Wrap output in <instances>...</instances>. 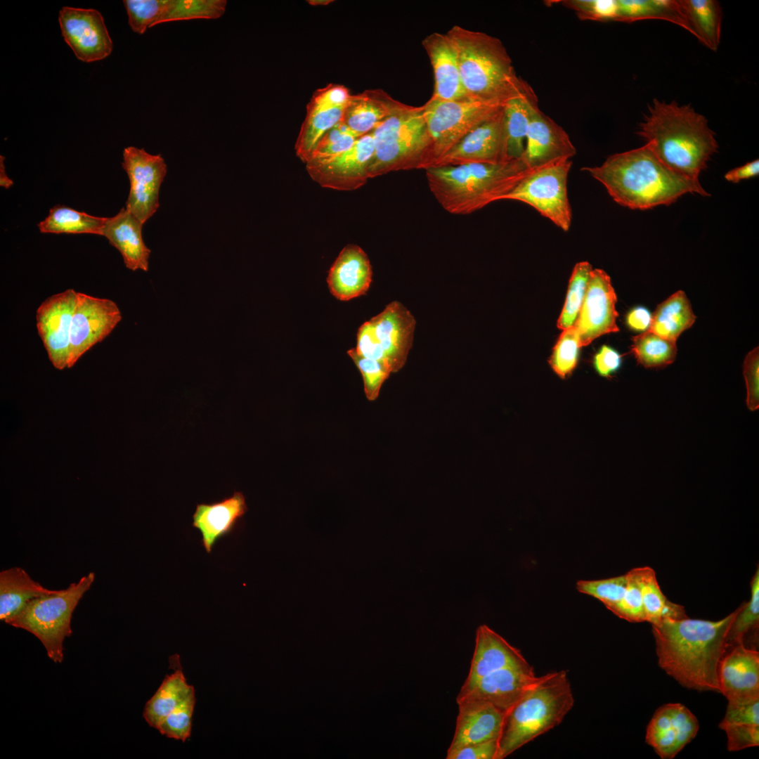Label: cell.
Masks as SVG:
<instances>
[{"label":"cell","mask_w":759,"mask_h":759,"mask_svg":"<svg viewBox=\"0 0 759 759\" xmlns=\"http://www.w3.org/2000/svg\"><path fill=\"white\" fill-rule=\"evenodd\" d=\"M503 108L469 133L432 167L511 161L507 155Z\"/></svg>","instance_id":"18"},{"label":"cell","mask_w":759,"mask_h":759,"mask_svg":"<svg viewBox=\"0 0 759 759\" xmlns=\"http://www.w3.org/2000/svg\"><path fill=\"white\" fill-rule=\"evenodd\" d=\"M94 579L95 573L90 572L65 589L29 601L6 623L33 634L44 645L47 656L53 662L61 663L63 641L72 632L73 611Z\"/></svg>","instance_id":"8"},{"label":"cell","mask_w":759,"mask_h":759,"mask_svg":"<svg viewBox=\"0 0 759 759\" xmlns=\"http://www.w3.org/2000/svg\"><path fill=\"white\" fill-rule=\"evenodd\" d=\"M446 34L456 50L469 99L504 105L531 89L517 76L505 46L497 37L460 25L453 26Z\"/></svg>","instance_id":"4"},{"label":"cell","mask_w":759,"mask_h":759,"mask_svg":"<svg viewBox=\"0 0 759 759\" xmlns=\"http://www.w3.org/2000/svg\"><path fill=\"white\" fill-rule=\"evenodd\" d=\"M195 705L194 693L169 713L160 722L157 729L168 738L185 742L190 737Z\"/></svg>","instance_id":"46"},{"label":"cell","mask_w":759,"mask_h":759,"mask_svg":"<svg viewBox=\"0 0 759 759\" xmlns=\"http://www.w3.org/2000/svg\"><path fill=\"white\" fill-rule=\"evenodd\" d=\"M537 105V98L532 89L505 104L504 124L509 160L523 156L532 111Z\"/></svg>","instance_id":"33"},{"label":"cell","mask_w":759,"mask_h":759,"mask_svg":"<svg viewBox=\"0 0 759 759\" xmlns=\"http://www.w3.org/2000/svg\"><path fill=\"white\" fill-rule=\"evenodd\" d=\"M759 349L755 347L746 356L744 376L747 390L746 405L751 411L759 408Z\"/></svg>","instance_id":"53"},{"label":"cell","mask_w":759,"mask_h":759,"mask_svg":"<svg viewBox=\"0 0 759 759\" xmlns=\"http://www.w3.org/2000/svg\"><path fill=\"white\" fill-rule=\"evenodd\" d=\"M58 592L44 588L20 567L3 570L0 572V619L6 623L29 601Z\"/></svg>","instance_id":"32"},{"label":"cell","mask_w":759,"mask_h":759,"mask_svg":"<svg viewBox=\"0 0 759 759\" xmlns=\"http://www.w3.org/2000/svg\"><path fill=\"white\" fill-rule=\"evenodd\" d=\"M758 567L751 581V598L742 604L728 630L727 647L743 642L750 633L756 635L759 625V570Z\"/></svg>","instance_id":"41"},{"label":"cell","mask_w":759,"mask_h":759,"mask_svg":"<svg viewBox=\"0 0 759 759\" xmlns=\"http://www.w3.org/2000/svg\"><path fill=\"white\" fill-rule=\"evenodd\" d=\"M719 727L726 732L727 749L729 751L759 745V725L721 722Z\"/></svg>","instance_id":"51"},{"label":"cell","mask_w":759,"mask_h":759,"mask_svg":"<svg viewBox=\"0 0 759 759\" xmlns=\"http://www.w3.org/2000/svg\"><path fill=\"white\" fill-rule=\"evenodd\" d=\"M370 321L391 372H398L405 365L412 347L416 325L414 316L401 302L394 301Z\"/></svg>","instance_id":"20"},{"label":"cell","mask_w":759,"mask_h":759,"mask_svg":"<svg viewBox=\"0 0 759 759\" xmlns=\"http://www.w3.org/2000/svg\"><path fill=\"white\" fill-rule=\"evenodd\" d=\"M652 314L645 307L637 306L627 314L625 322L628 327L636 332H646L649 329Z\"/></svg>","instance_id":"57"},{"label":"cell","mask_w":759,"mask_h":759,"mask_svg":"<svg viewBox=\"0 0 759 759\" xmlns=\"http://www.w3.org/2000/svg\"><path fill=\"white\" fill-rule=\"evenodd\" d=\"M574 704L566 670L538 677L506 713L496 759H503L559 725Z\"/></svg>","instance_id":"6"},{"label":"cell","mask_w":759,"mask_h":759,"mask_svg":"<svg viewBox=\"0 0 759 759\" xmlns=\"http://www.w3.org/2000/svg\"><path fill=\"white\" fill-rule=\"evenodd\" d=\"M355 349L358 354L363 357L379 361L387 365L370 320L363 323L359 327L357 332V343Z\"/></svg>","instance_id":"54"},{"label":"cell","mask_w":759,"mask_h":759,"mask_svg":"<svg viewBox=\"0 0 759 759\" xmlns=\"http://www.w3.org/2000/svg\"><path fill=\"white\" fill-rule=\"evenodd\" d=\"M592 268L588 261L577 263L572 271L566 301L557 321V327L564 330L574 325L584 297Z\"/></svg>","instance_id":"42"},{"label":"cell","mask_w":759,"mask_h":759,"mask_svg":"<svg viewBox=\"0 0 759 759\" xmlns=\"http://www.w3.org/2000/svg\"><path fill=\"white\" fill-rule=\"evenodd\" d=\"M640 585L646 621L651 625L665 620L688 617L684 606L671 602L662 592L655 571L649 566L635 568Z\"/></svg>","instance_id":"37"},{"label":"cell","mask_w":759,"mask_h":759,"mask_svg":"<svg viewBox=\"0 0 759 759\" xmlns=\"http://www.w3.org/2000/svg\"><path fill=\"white\" fill-rule=\"evenodd\" d=\"M530 664L520 650L486 625L476 631L475 647L469 674L459 693H464L483 676L508 667Z\"/></svg>","instance_id":"24"},{"label":"cell","mask_w":759,"mask_h":759,"mask_svg":"<svg viewBox=\"0 0 759 759\" xmlns=\"http://www.w3.org/2000/svg\"><path fill=\"white\" fill-rule=\"evenodd\" d=\"M580 347L576 327L573 325L563 330L549 360L551 368L559 377L564 379L576 368Z\"/></svg>","instance_id":"43"},{"label":"cell","mask_w":759,"mask_h":759,"mask_svg":"<svg viewBox=\"0 0 759 759\" xmlns=\"http://www.w3.org/2000/svg\"><path fill=\"white\" fill-rule=\"evenodd\" d=\"M699 729L696 718L685 706L668 703L651 718L646 742L661 758L672 759L696 737Z\"/></svg>","instance_id":"19"},{"label":"cell","mask_w":759,"mask_h":759,"mask_svg":"<svg viewBox=\"0 0 759 759\" xmlns=\"http://www.w3.org/2000/svg\"><path fill=\"white\" fill-rule=\"evenodd\" d=\"M627 585L623 597L611 611L629 622L646 621L640 582L636 569L626 573Z\"/></svg>","instance_id":"49"},{"label":"cell","mask_w":759,"mask_h":759,"mask_svg":"<svg viewBox=\"0 0 759 759\" xmlns=\"http://www.w3.org/2000/svg\"><path fill=\"white\" fill-rule=\"evenodd\" d=\"M77 292L67 289L46 298L36 311L37 328L52 365L68 368L70 337Z\"/></svg>","instance_id":"16"},{"label":"cell","mask_w":759,"mask_h":759,"mask_svg":"<svg viewBox=\"0 0 759 759\" xmlns=\"http://www.w3.org/2000/svg\"><path fill=\"white\" fill-rule=\"evenodd\" d=\"M498 740H490L462 746L447 752L446 759H496Z\"/></svg>","instance_id":"55"},{"label":"cell","mask_w":759,"mask_h":759,"mask_svg":"<svg viewBox=\"0 0 759 759\" xmlns=\"http://www.w3.org/2000/svg\"><path fill=\"white\" fill-rule=\"evenodd\" d=\"M359 137L340 121L320 138L308 161L338 155L349 149Z\"/></svg>","instance_id":"48"},{"label":"cell","mask_w":759,"mask_h":759,"mask_svg":"<svg viewBox=\"0 0 759 759\" xmlns=\"http://www.w3.org/2000/svg\"><path fill=\"white\" fill-rule=\"evenodd\" d=\"M738 610L716 621L687 617L651 625L660 667L688 689L720 692L719 664Z\"/></svg>","instance_id":"1"},{"label":"cell","mask_w":759,"mask_h":759,"mask_svg":"<svg viewBox=\"0 0 759 759\" xmlns=\"http://www.w3.org/2000/svg\"><path fill=\"white\" fill-rule=\"evenodd\" d=\"M226 0H167L157 25L194 19H216L224 13Z\"/></svg>","instance_id":"40"},{"label":"cell","mask_w":759,"mask_h":759,"mask_svg":"<svg viewBox=\"0 0 759 759\" xmlns=\"http://www.w3.org/2000/svg\"><path fill=\"white\" fill-rule=\"evenodd\" d=\"M691 304L685 292L677 291L658 305L652 314L650 331L663 338L676 341L695 322Z\"/></svg>","instance_id":"35"},{"label":"cell","mask_w":759,"mask_h":759,"mask_svg":"<svg viewBox=\"0 0 759 759\" xmlns=\"http://www.w3.org/2000/svg\"><path fill=\"white\" fill-rule=\"evenodd\" d=\"M758 174L759 161L755 160L727 171L725 175V179L727 181L737 183L742 180L756 176Z\"/></svg>","instance_id":"58"},{"label":"cell","mask_w":759,"mask_h":759,"mask_svg":"<svg viewBox=\"0 0 759 759\" xmlns=\"http://www.w3.org/2000/svg\"><path fill=\"white\" fill-rule=\"evenodd\" d=\"M58 22L65 41L79 60L91 63L110 55L112 41L98 11L65 6Z\"/></svg>","instance_id":"15"},{"label":"cell","mask_w":759,"mask_h":759,"mask_svg":"<svg viewBox=\"0 0 759 759\" xmlns=\"http://www.w3.org/2000/svg\"><path fill=\"white\" fill-rule=\"evenodd\" d=\"M627 585L626 573L601 580H580L576 583L579 592L593 597L610 611L621 601Z\"/></svg>","instance_id":"44"},{"label":"cell","mask_w":759,"mask_h":759,"mask_svg":"<svg viewBox=\"0 0 759 759\" xmlns=\"http://www.w3.org/2000/svg\"><path fill=\"white\" fill-rule=\"evenodd\" d=\"M616 301V294L609 275L604 270L592 269L582 306L574 323L581 347L588 345L603 335L618 332Z\"/></svg>","instance_id":"17"},{"label":"cell","mask_w":759,"mask_h":759,"mask_svg":"<svg viewBox=\"0 0 759 759\" xmlns=\"http://www.w3.org/2000/svg\"><path fill=\"white\" fill-rule=\"evenodd\" d=\"M592 363L599 376L609 377L621 368L622 357L614 348L603 345L594 356Z\"/></svg>","instance_id":"56"},{"label":"cell","mask_w":759,"mask_h":759,"mask_svg":"<svg viewBox=\"0 0 759 759\" xmlns=\"http://www.w3.org/2000/svg\"><path fill=\"white\" fill-rule=\"evenodd\" d=\"M106 217L90 215L72 208L56 205L37 226L43 233H89L101 235Z\"/></svg>","instance_id":"38"},{"label":"cell","mask_w":759,"mask_h":759,"mask_svg":"<svg viewBox=\"0 0 759 759\" xmlns=\"http://www.w3.org/2000/svg\"><path fill=\"white\" fill-rule=\"evenodd\" d=\"M571 159L533 169L501 200L526 203L564 231L571 228L572 211L567 193Z\"/></svg>","instance_id":"9"},{"label":"cell","mask_w":759,"mask_h":759,"mask_svg":"<svg viewBox=\"0 0 759 759\" xmlns=\"http://www.w3.org/2000/svg\"><path fill=\"white\" fill-rule=\"evenodd\" d=\"M351 93L343 84L330 83L316 90L306 105V112L295 143L297 156L304 163L318 141L342 119Z\"/></svg>","instance_id":"14"},{"label":"cell","mask_w":759,"mask_h":759,"mask_svg":"<svg viewBox=\"0 0 759 759\" xmlns=\"http://www.w3.org/2000/svg\"><path fill=\"white\" fill-rule=\"evenodd\" d=\"M247 511L245 498L239 491L219 502L197 505L192 526L200 531L207 553L219 540L233 531Z\"/></svg>","instance_id":"27"},{"label":"cell","mask_w":759,"mask_h":759,"mask_svg":"<svg viewBox=\"0 0 759 759\" xmlns=\"http://www.w3.org/2000/svg\"><path fill=\"white\" fill-rule=\"evenodd\" d=\"M631 351L638 363L647 368L667 366L675 359L676 341L663 338L650 331L634 337Z\"/></svg>","instance_id":"39"},{"label":"cell","mask_w":759,"mask_h":759,"mask_svg":"<svg viewBox=\"0 0 759 759\" xmlns=\"http://www.w3.org/2000/svg\"><path fill=\"white\" fill-rule=\"evenodd\" d=\"M177 654L169 657L174 672L167 675L154 695L148 701L143 718L148 724L157 729L160 722L187 698L195 693L193 686L186 682Z\"/></svg>","instance_id":"31"},{"label":"cell","mask_w":759,"mask_h":759,"mask_svg":"<svg viewBox=\"0 0 759 759\" xmlns=\"http://www.w3.org/2000/svg\"><path fill=\"white\" fill-rule=\"evenodd\" d=\"M618 205L644 210L669 205L683 195L708 196L699 180L670 169L644 145L609 156L599 166L584 167Z\"/></svg>","instance_id":"2"},{"label":"cell","mask_w":759,"mask_h":759,"mask_svg":"<svg viewBox=\"0 0 759 759\" xmlns=\"http://www.w3.org/2000/svg\"><path fill=\"white\" fill-rule=\"evenodd\" d=\"M523 158L531 169L556 160L571 159L576 148L564 129L536 105L526 136Z\"/></svg>","instance_id":"22"},{"label":"cell","mask_w":759,"mask_h":759,"mask_svg":"<svg viewBox=\"0 0 759 759\" xmlns=\"http://www.w3.org/2000/svg\"><path fill=\"white\" fill-rule=\"evenodd\" d=\"M616 21L631 22L642 20H663L691 33L679 0H617Z\"/></svg>","instance_id":"36"},{"label":"cell","mask_w":759,"mask_h":759,"mask_svg":"<svg viewBox=\"0 0 759 759\" xmlns=\"http://www.w3.org/2000/svg\"><path fill=\"white\" fill-rule=\"evenodd\" d=\"M406 105L381 89H367L351 95L341 121L351 131L361 136L372 132Z\"/></svg>","instance_id":"30"},{"label":"cell","mask_w":759,"mask_h":759,"mask_svg":"<svg viewBox=\"0 0 759 759\" xmlns=\"http://www.w3.org/2000/svg\"><path fill=\"white\" fill-rule=\"evenodd\" d=\"M722 722L759 725V697L728 700Z\"/></svg>","instance_id":"52"},{"label":"cell","mask_w":759,"mask_h":759,"mask_svg":"<svg viewBox=\"0 0 759 759\" xmlns=\"http://www.w3.org/2000/svg\"><path fill=\"white\" fill-rule=\"evenodd\" d=\"M143 224L126 208L107 218L101 235L121 254L125 266L133 271H148L150 249L142 236Z\"/></svg>","instance_id":"29"},{"label":"cell","mask_w":759,"mask_h":759,"mask_svg":"<svg viewBox=\"0 0 759 759\" xmlns=\"http://www.w3.org/2000/svg\"><path fill=\"white\" fill-rule=\"evenodd\" d=\"M332 0H309L308 4L312 6H326L333 2Z\"/></svg>","instance_id":"60"},{"label":"cell","mask_w":759,"mask_h":759,"mask_svg":"<svg viewBox=\"0 0 759 759\" xmlns=\"http://www.w3.org/2000/svg\"><path fill=\"white\" fill-rule=\"evenodd\" d=\"M121 320V311L112 300L78 292L71 324L68 368L105 339Z\"/></svg>","instance_id":"12"},{"label":"cell","mask_w":759,"mask_h":759,"mask_svg":"<svg viewBox=\"0 0 759 759\" xmlns=\"http://www.w3.org/2000/svg\"><path fill=\"white\" fill-rule=\"evenodd\" d=\"M533 169L521 157L496 164L432 167L425 173L440 205L452 214L467 215L501 200Z\"/></svg>","instance_id":"5"},{"label":"cell","mask_w":759,"mask_h":759,"mask_svg":"<svg viewBox=\"0 0 759 759\" xmlns=\"http://www.w3.org/2000/svg\"><path fill=\"white\" fill-rule=\"evenodd\" d=\"M537 678L531 665L500 669L481 677L465 692L459 693L456 701H484L507 713Z\"/></svg>","instance_id":"21"},{"label":"cell","mask_w":759,"mask_h":759,"mask_svg":"<svg viewBox=\"0 0 759 759\" xmlns=\"http://www.w3.org/2000/svg\"><path fill=\"white\" fill-rule=\"evenodd\" d=\"M4 157L1 156L0 166H1V175H0V185L5 188H8L13 185V181L6 175L4 165Z\"/></svg>","instance_id":"59"},{"label":"cell","mask_w":759,"mask_h":759,"mask_svg":"<svg viewBox=\"0 0 759 759\" xmlns=\"http://www.w3.org/2000/svg\"><path fill=\"white\" fill-rule=\"evenodd\" d=\"M375 152L372 132L360 136L348 150L329 158L309 160L306 170L324 188L353 190L363 186Z\"/></svg>","instance_id":"13"},{"label":"cell","mask_w":759,"mask_h":759,"mask_svg":"<svg viewBox=\"0 0 759 759\" xmlns=\"http://www.w3.org/2000/svg\"><path fill=\"white\" fill-rule=\"evenodd\" d=\"M720 692L727 700L759 697V653L743 642L727 647L718 668Z\"/></svg>","instance_id":"23"},{"label":"cell","mask_w":759,"mask_h":759,"mask_svg":"<svg viewBox=\"0 0 759 759\" xmlns=\"http://www.w3.org/2000/svg\"><path fill=\"white\" fill-rule=\"evenodd\" d=\"M691 29V34L712 51L718 50L722 11L715 0H679Z\"/></svg>","instance_id":"34"},{"label":"cell","mask_w":759,"mask_h":759,"mask_svg":"<svg viewBox=\"0 0 759 759\" xmlns=\"http://www.w3.org/2000/svg\"><path fill=\"white\" fill-rule=\"evenodd\" d=\"M372 134L375 152L368 168V179L432 166V143L422 105L406 104L383 121Z\"/></svg>","instance_id":"7"},{"label":"cell","mask_w":759,"mask_h":759,"mask_svg":"<svg viewBox=\"0 0 759 759\" xmlns=\"http://www.w3.org/2000/svg\"><path fill=\"white\" fill-rule=\"evenodd\" d=\"M122 166L130 182L126 209L144 224L160 207V190L167 174V164L160 154L152 155L143 148L129 146L124 149Z\"/></svg>","instance_id":"11"},{"label":"cell","mask_w":759,"mask_h":759,"mask_svg":"<svg viewBox=\"0 0 759 759\" xmlns=\"http://www.w3.org/2000/svg\"><path fill=\"white\" fill-rule=\"evenodd\" d=\"M459 708L453 740L447 752L462 746L490 740H498L506 713L492 704L465 699Z\"/></svg>","instance_id":"25"},{"label":"cell","mask_w":759,"mask_h":759,"mask_svg":"<svg viewBox=\"0 0 759 759\" xmlns=\"http://www.w3.org/2000/svg\"><path fill=\"white\" fill-rule=\"evenodd\" d=\"M422 45L434 73V87L432 97L446 100L468 98L460 78L456 50L446 33H432L423 39Z\"/></svg>","instance_id":"26"},{"label":"cell","mask_w":759,"mask_h":759,"mask_svg":"<svg viewBox=\"0 0 759 759\" xmlns=\"http://www.w3.org/2000/svg\"><path fill=\"white\" fill-rule=\"evenodd\" d=\"M504 105L469 98L446 100L431 97L422 108L432 143V166L469 133L500 112Z\"/></svg>","instance_id":"10"},{"label":"cell","mask_w":759,"mask_h":759,"mask_svg":"<svg viewBox=\"0 0 759 759\" xmlns=\"http://www.w3.org/2000/svg\"><path fill=\"white\" fill-rule=\"evenodd\" d=\"M372 271L366 253L358 245L344 247L330 267L327 283L337 299L349 301L366 293Z\"/></svg>","instance_id":"28"},{"label":"cell","mask_w":759,"mask_h":759,"mask_svg":"<svg viewBox=\"0 0 759 759\" xmlns=\"http://www.w3.org/2000/svg\"><path fill=\"white\" fill-rule=\"evenodd\" d=\"M637 134L663 164L694 180L718 148L706 117L675 101L654 98Z\"/></svg>","instance_id":"3"},{"label":"cell","mask_w":759,"mask_h":759,"mask_svg":"<svg viewBox=\"0 0 759 759\" xmlns=\"http://www.w3.org/2000/svg\"><path fill=\"white\" fill-rule=\"evenodd\" d=\"M167 0H124L128 22L131 30L138 34L157 25Z\"/></svg>","instance_id":"47"},{"label":"cell","mask_w":759,"mask_h":759,"mask_svg":"<svg viewBox=\"0 0 759 759\" xmlns=\"http://www.w3.org/2000/svg\"><path fill=\"white\" fill-rule=\"evenodd\" d=\"M557 2L574 11L582 20L616 21L617 0H564Z\"/></svg>","instance_id":"50"},{"label":"cell","mask_w":759,"mask_h":759,"mask_svg":"<svg viewBox=\"0 0 759 759\" xmlns=\"http://www.w3.org/2000/svg\"><path fill=\"white\" fill-rule=\"evenodd\" d=\"M347 353L362 375L366 398L369 401L377 399L383 383L391 372L389 367L383 362L361 356L355 348L350 349Z\"/></svg>","instance_id":"45"}]
</instances>
